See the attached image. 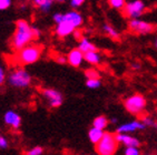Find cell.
<instances>
[{
	"mask_svg": "<svg viewBox=\"0 0 157 155\" xmlns=\"http://www.w3.org/2000/svg\"><path fill=\"white\" fill-rule=\"evenodd\" d=\"M33 40V28L26 20H18L16 22V30L12 37L11 47L15 50H20Z\"/></svg>",
	"mask_w": 157,
	"mask_h": 155,
	"instance_id": "obj_1",
	"label": "cell"
},
{
	"mask_svg": "<svg viewBox=\"0 0 157 155\" xmlns=\"http://www.w3.org/2000/svg\"><path fill=\"white\" fill-rule=\"evenodd\" d=\"M41 52L42 47L40 45H27L26 47L19 50L18 54L16 56V61L22 66L31 64L39 59Z\"/></svg>",
	"mask_w": 157,
	"mask_h": 155,
	"instance_id": "obj_2",
	"label": "cell"
},
{
	"mask_svg": "<svg viewBox=\"0 0 157 155\" xmlns=\"http://www.w3.org/2000/svg\"><path fill=\"white\" fill-rule=\"evenodd\" d=\"M118 147V141L116 135L112 133H104L103 137L96 144V152L100 155L115 154Z\"/></svg>",
	"mask_w": 157,
	"mask_h": 155,
	"instance_id": "obj_3",
	"label": "cell"
},
{
	"mask_svg": "<svg viewBox=\"0 0 157 155\" xmlns=\"http://www.w3.org/2000/svg\"><path fill=\"white\" fill-rule=\"evenodd\" d=\"M8 82L15 88H26L31 83V77L24 69H16L10 73Z\"/></svg>",
	"mask_w": 157,
	"mask_h": 155,
	"instance_id": "obj_4",
	"label": "cell"
},
{
	"mask_svg": "<svg viewBox=\"0 0 157 155\" xmlns=\"http://www.w3.org/2000/svg\"><path fill=\"white\" fill-rule=\"evenodd\" d=\"M146 105L145 98L140 94H134L129 96L125 101V107L126 110L132 114H138L140 113Z\"/></svg>",
	"mask_w": 157,
	"mask_h": 155,
	"instance_id": "obj_5",
	"label": "cell"
},
{
	"mask_svg": "<svg viewBox=\"0 0 157 155\" xmlns=\"http://www.w3.org/2000/svg\"><path fill=\"white\" fill-rule=\"evenodd\" d=\"M145 9V6L143 1L140 0H135L133 2H129L125 5L124 7V12L127 17H129L132 19H136L138 18L139 16H142V13L144 12Z\"/></svg>",
	"mask_w": 157,
	"mask_h": 155,
	"instance_id": "obj_6",
	"label": "cell"
},
{
	"mask_svg": "<svg viewBox=\"0 0 157 155\" xmlns=\"http://www.w3.org/2000/svg\"><path fill=\"white\" fill-rule=\"evenodd\" d=\"M128 27H129L130 31H133L135 33H139V34H146V33H149L154 30L153 24L147 23L145 21L136 20V19L130 20L129 23H128Z\"/></svg>",
	"mask_w": 157,
	"mask_h": 155,
	"instance_id": "obj_7",
	"label": "cell"
},
{
	"mask_svg": "<svg viewBox=\"0 0 157 155\" xmlns=\"http://www.w3.org/2000/svg\"><path fill=\"white\" fill-rule=\"evenodd\" d=\"M44 96L47 99L50 103V106L52 107H58L60 106L61 103H63V96L58 91L52 89H46L44 91Z\"/></svg>",
	"mask_w": 157,
	"mask_h": 155,
	"instance_id": "obj_8",
	"label": "cell"
},
{
	"mask_svg": "<svg viewBox=\"0 0 157 155\" xmlns=\"http://www.w3.org/2000/svg\"><path fill=\"white\" fill-rule=\"evenodd\" d=\"M75 26L73 23H70L69 21L65 20L63 19L61 22L57 23V28H56V33H57L58 36L63 38V37L68 36L70 33H73L75 31Z\"/></svg>",
	"mask_w": 157,
	"mask_h": 155,
	"instance_id": "obj_9",
	"label": "cell"
},
{
	"mask_svg": "<svg viewBox=\"0 0 157 155\" xmlns=\"http://www.w3.org/2000/svg\"><path fill=\"white\" fill-rule=\"evenodd\" d=\"M82 60H84V52L80 49H73L67 57L68 63L73 67H79L82 64Z\"/></svg>",
	"mask_w": 157,
	"mask_h": 155,
	"instance_id": "obj_10",
	"label": "cell"
},
{
	"mask_svg": "<svg viewBox=\"0 0 157 155\" xmlns=\"http://www.w3.org/2000/svg\"><path fill=\"white\" fill-rule=\"evenodd\" d=\"M145 128L144 123L138 122V121H133V122L126 123L124 125H121L118 128L117 133H129V132H135L138 130H143Z\"/></svg>",
	"mask_w": 157,
	"mask_h": 155,
	"instance_id": "obj_11",
	"label": "cell"
},
{
	"mask_svg": "<svg viewBox=\"0 0 157 155\" xmlns=\"http://www.w3.org/2000/svg\"><path fill=\"white\" fill-rule=\"evenodd\" d=\"M5 123L8 125L12 126L13 128H18L21 124V117L19 116V114H17L13 111H8L5 114Z\"/></svg>",
	"mask_w": 157,
	"mask_h": 155,
	"instance_id": "obj_12",
	"label": "cell"
},
{
	"mask_svg": "<svg viewBox=\"0 0 157 155\" xmlns=\"http://www.w3.org/2000/svg\"><path fill=\"white\" fill-rule=\"evenodd\" d=\"M116 139H117L118 143H123L126 146H136V147H138L139 144H140L137 139L129 136V135H126L125 133H118L116 135Z\"/></svg>",
	"mask_w": 157,
	"mask_h": 155,
	"instance_id": "obj_13",
	"label": "cell"
},
{
	"mask_svg": "<svg viewBox=\"0 0 157 155\" xmlns=\"http://www.w3.org/2000/svg\"><path fill=\"white\" fill-rule=\"evenodd\" d=\"M63 19L69 21L70 23H73L75 26V28L80 27L82 23V17L76 11H70L68 13H66V15H63Z\"/></svg>",
	"mask_w": 157,
	"mask_h": 155,
	"instance_id": "obj_14",
	"label": "cell"
},
{
	"mask_svg": "<svg viewBox=\"0 0 157 155\" xmlns=\"http://www.w3.org/2000/svg\"><path fill=\"white\" fill-rule=\"evenodd\" d=\"M104 135V132L101 128H93L89 130L88 132V137H89V140H90L91 143L97 144L98 142L100 141V139L103 137Z\"/></svg>",
	"mask_w": 157,
	"mask_h": 155,
	"instance_id": "obj_15",
	"label": "cell"
},
{
	"mask_svg": "<svg viewBox=\"0 0 157 155\" xmlns=\"http://www.w3.org/2000/svg\"><path fill=\"white\" fill-rule=\"evenodd\" d=\"M84 60H86L88 63L91 64H99L100 62V54L96 51H88L84 53Z\"/></svg>",
	"mask_w": 157,
	"mask_h": 155,
	"instance_id": "obj_16",
	"label": "cell"
},
{
	"mask_svg": "<svg viewBox=\"0 0 157 155\" xmlns=\"http://www.w3.org/2000/svg\"><path fill=\"white\" fill-rule=\"evenodd\" d=\"M79 49L82 51V52H88V51H96L97 48L96 45H94L90 41H88L86 38H82L80 40V43H79Z\"/></svg>",
	"mask_w": 157,
	"mask_h": 155,
	"instance_id": "obj_17",
	"label": "cell"
},
{
	"mask_svg": "<svg viewBox=\"0 0 157 155\" xmlns=\"http://www.w3.org/2000/svg\"><path fill=\"white\" fill-rule=\"evenodd\" d=\"M33 5L40 8L42 11H48L52 5V0H33Z\"/></svg>",
	"mask_w": 157,
	"mask_h": 155,
	"instance_id": "obj_18",
	"label": "cell"
},
{
	"mask_svg": "<svg viewBox=\"0 0 157 155\" xmlns=\"http://www.w3.org/2000/svg\"><path fill=\"white\" fill-rule=\"evenodd\" d=\"M93 125H94L95 128H98L104 130L106 126L108 125V120L106 119L105 116H98V117H96V119L94 120Z\"/></svg>",
	"mask_w": 157,
	"mask_h": 155,
	"instance_id": "obj_19",
	"label": "cell"
},
{
	"mask_svg": "<svg viewBox=\"0 0 157 155\" xmlns=\"http://www.w3.org/2000/svg\"><path fill=\"white\" fill-rule=\"evenodd\" d=\"M104 30H105V32L107 33L110 38H113V39L119 38V34H118V32L115 30V28L110 27L109 24H105V26H104Z\"/></svg>",
	"mask_w": 157,
	"mask_h": 155,
	"instance_id": "obj_20",
	"label": "cell"
},
{
	"mask_svg": "<svg viewBox=\"0 0 157 155\" xmlns=\"http://www.w3.org/2000/svg\"><path fill=\"white\" fill-rule=\"evenodd\" d=\"M110 7L115 8V9H124L125 7V0H108Z\"/></svg>",
	"mask_w": 157,
	"mask_h": 155,
	"instance_id": "obj_21",
	"label": "cell"
},
{
	"mask_svg": "<svg viewBox=\"0 0 157 155\" xmlns=\"http://www.w3.org/2000/svg\"><path fill=\"white\" fill-rule=\"evenodd\" d=\"M86 85L90 89H96L100 85V81L99 78H93V79H87V82H86Z\"/></svg>",
	"mask_w": 157,
	"mask_h": 155,
	"instance_id": "obj_22",
	"label": "cell"
},
{
	"mask_svg": "<svg viewBox=\"0 0 157 155\" xmlns=\"http://www.w3.org/2000/svg\"><path fill=\"white\" fill-rule=\"evenodd\" d=\"M125 154L126 155H138L139 151L136 146H127V149L125 150Z\"/></svg>",
	"mask_w": 157,
	"mask_h": 155,
	"instance_id": "obj_23",
	"label": "cell"
},
{
	"mask_svg": "<svg viewBox=\"0 0 157 155\" xmlns=\"http://www.w3.org/2000/svg\"><path fill=\"white\" fill-rule=\"evenodd\" d=\"M85 74H86V77H87L88 79H93V78H99V73H98L96 70H94V69H89V70H86Z\"/></svg>",
	"mask_w": 157,
	"mask_h": 155,
	"instance_id": "obj_24",
	"label": "cell"
},
{
	"mask_svg": "<svg viewBox=\"0 0 157 155\" xmlns=\"http://www.w3.org/2000/svg\"><path fill=\"white\" fill-rule=\"evenodd\" d=\"M143 123L145 126H154V128H157V122H155L154 120L149 119V117H144L143 119Z\"/></svg>",
	"mask_w": 157,
	"mask_h": 155,
	"instance_id": "obj_25",
	"label": "cell"
},
{
	"mask_svg": "<svg viewBox=\"0 0 157 155\" xmlns=\"http://www.w3.org/2000/svg\"><path fill=\"white\" fill-rule=\"evenodd\" d=\"M42 149L40 147V146H36V147H33V150H30L29 152L27 153L28 155H40V154H42Z\"/></svg>",
	"mask_w": 157,
	"mask_h": 155,
	"instance_id": "obj_26",
	"label": "cell"
},
{
	"mask_svg": "<svg viewBox=\"0 0 157 155\" xmlns=\"http://www.w3.org/2000/svg\"><path fill=\"white\" fill-rule=\"evenodd\" d=\"M11 5V0H0V10H6Z\"/></svg>",
	"mask_w": 157,
	"mask_h": 155,
	"instance_id": "obj_27",
	"label": "cell"
},
{
	"mask_svg": "<svg viewBox=\"0 0 157 155\" xmlns=\"http://www.w3.org/2000/svg\"><path fill=\"white\" fill-rule=\"evenodd\" d=\"M85 1H86V0H71V1H70V5H71V7H74V8H78V7L82 6Z\"/></svg>",
	"mask_w": 157,
	"mask_h": 155,
	"instance_id": "obj_28",
	"label": "cell"
},
{
	"mask_svg": "<svg viewBox=\"0 0 157 155\" xmlns=\"http://www.w3.org/2000/svg\"><path fill=\"white\" fill-rule=\"evenodd\" d=\"M8 147V141L3 136H0V150H5Z\"/></svg>",
	"mask_w": 157,
	"mask_h": 155,
	"instance_id": "obj_29",
	"label": "cell"
},
{
	"mask_svg": "<svg viewBox=\"0 0 157 155\" xmlns=\"http://www.w3.org/2000/svg\"><path fill=\"white\" fill-rule=\"evenodd\" d=\"M63 19V15H61V13H56V15L54 16V20L56 23H59V22H61Z\"/></svg>",
	"mask_w": 157,
	"mask_h": 155,
	"instance_id": "obj_30",
	"label": "cell"
},
{
	"mask_svg": "<svg viewBox=\"0 0 157 155\" xmlns=\"http://www.w3.org/2000/svg\"><path fill=\"white\" fill-rule=\"evenodd\" d=\"M5 79H6V75H5V71H3V69L0 67V85L5 82Z\"/></svg>",
	"mask_w": 157,
	"mask_h": 155,
	"instance_id": "obj_31",
	"label": "cell"
},
{
	"mask_svg": "<svg viewBox=\"0 0 157 155\" xmlns=\"http://www.w3.org/2000/svg\"><path fill=\"white\" fill-rule=\"evenodd\" d=\"M33 39H38L40 37V31L37 28H33Z\"/></svg>",
	"mask_w": 157,
	"mask_h": 155,
	"instance_id": "obj_32",
	"label": "cell"
},
{
	"mask_svg": "<svg viewBox=\"0 0 157 155\" xmlns=\"http://www.w3.org/2000/svg\"><path fill=\"white\" fill-rule=\"evenodd\" d=\"M155 47L157 48V39H156V41H155Z\"/></svg>",
	"mask_w": 157,
	"mask_h": 155,
	"instance_id": "obj_33",
	"label": "cell"
},
{
	"mask_svg": "<svg viewBox=\"0 0 157 155\" xmlns=\"http://www.w3.org/2000/svg\"><path fill=\"white\" fill-rule=\"evenodd\" d=\"M56 1H59V2H63V1H65V0H56Z\"/></svg>",
	"mask_w": 157,
	"mask_h": 155,
	"instance_id": "obj_34",
	"label": "cell"
}]
</instances>
